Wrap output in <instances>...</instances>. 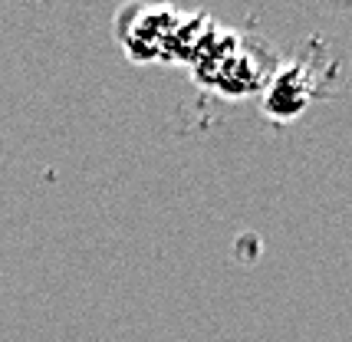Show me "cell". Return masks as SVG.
<instances>
[{
  "label": "cell",
  "mask_w": 352,
  "mask_h": 342,
  "mask_svg": "<svg viewBox=\"0 0 352 342\" xmlns=\"http://www.w3.org/2000/svg\"><path fill=\"white\" fill-rule=\"evenodd\" d=\"M214 23L208 14L175 7H122L116 16V36L135 62H184L191 66L211 40Z\"/></svg>",
  "instance_id": "obj_1"
},
{
  "label": "cell",
  "mask_w": 352,
  "mask_h": 342,
  "mask_svg": "<svg viewBox=\"0 0 352 342\" xmlns=\"http://www.w3.org/2000/svg\"><path fill=\"white\" fill-rule=\"evenodd\" d=\"M276 66L280 53L263 36L217 27L191 62V76L201 89L217 93L221 99H244L267 89Z\"/></svg>",
  "instance_id": "obj_2"
},
{
  "label": "cell",
  "mask_w": 352,
  "mask_h": 342,
  "mask_svg": "<svg viewBox=\"0 0 352 342\" xmlns=\"http://www.w3.org/2000/svg\"><path fill=\"white\" fill-rule=\"evenodd\" d=\"M333 79H336V62L326 60L322 53H303L287 62L280 60L274 79L261 93L263 115L276 125L296 122L309 109V102L326 95V82Z\"/></svg>",
  "instance_id": "obj_3"
}]
</instances>
